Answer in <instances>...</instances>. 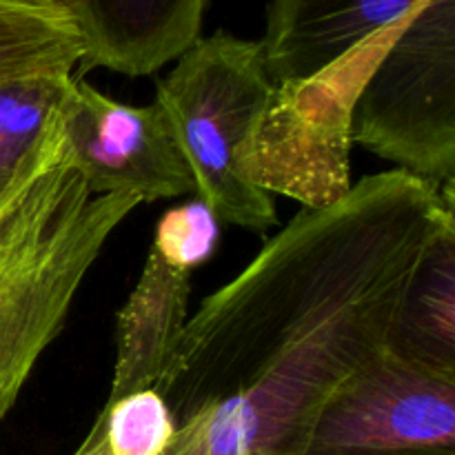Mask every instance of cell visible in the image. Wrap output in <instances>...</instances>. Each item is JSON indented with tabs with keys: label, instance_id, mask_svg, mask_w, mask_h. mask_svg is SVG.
<instances>
[{
	"label": "cell",
	"instance_id": "6da1fadb",
	"mask_svg": "<svg viewBox=\"0 0 455 455\" xmlns=\"http://www.w3.org/2000/svg\"><path fill=\"white\" fill-rule=\"evenodd\" d=\"M451 225L453 185L403 169L298 212L187 320L156 387L178 427L163 455H302L329 395L389 349Z\"/></svg>",
	"mask_w": 455,
	"mask_h": 455
},
{
	"label": "cell",
	"instance_id": "7a4b0ae2",
	"mask_svg": "<svg viewBox=\"0 0 455 455\" xmlns=\"http://www.w3.org/2000/svg\"><path fill=\"white\" fill-rule=\"evenodd\" d=\"M138 204L132 196H93L60 160L0 218V422L65 327L107 240Z\"/></svg>",
	"mask_w": 455,
	"mask_h": 455
},
{
	"label": "cell",
	"instance_id": "3957f363",
	"mask_svg": "<svg viewBox=\"0 0 455 455\" xmlns=\"http://www.w3.org/2000/svg\"><path fill=\"white\" fill-rule=\"evenodd\" d=\"M274 93L260 43L227 31L196 40L156 93L198 200L218 220L256 234L271 229L278 216L269 194L247 176L244 160Z\"/></svg>",
	"mask_w": 455,
	"mask_h": 455
},
{
	"label": "cell",
	"instance_id": "277c9868",
	"mask_svg": "<svg viewBox=\"0 0 455 455\" xmlns=\"http://www.w3.org/2000/svg\"><path fill=\"white\" fill-rule=\"evenodd\" d=\"M351 138L431 185L455 178V0H422L358 93Z\"/></svg>",
	"mask_w": 455,
	"mask_h": 455
},
{
	"label": "cell",
	"instance_id": "5b68a950",
	"mask_svg": "<svg viewBox=\"0 0 455 455\" xmlns=\"http://www.w3.org/2000/svg\"><path fill=\"white\" fill-rule=\"evenodd\" d=\"M403 20L369 38L323 74L275 87L244 160L247 176L260 189L280 191L305 207H327L351 189L355 100Z\"/></svg>",
	"mask_w": 455,
	"mask_h": 455
},
{
	"label": "cell",
	"instance_id": "8992f818",
	"mask_svg": "<svg viewBox=\"0 0 455 455\" xmlns=\"http://www.w3.org/2000/svg\"><path fill=\"white\" fill-rule=\"evenodd\" d=\"M302 455H455V376L387 349L329 395Z\"/></svg>",
	"mask_w": 455,
	"mask_h": 455
},
{
	"label": "cell",
	"instance_id": "52a82bcc",
	"mask_svg": "<svg viewBox=\"0 0 455 455\" xmlns=\"http://www.w3.org/2000/svg\"><path fill=\"white\" fill-rule=\"evenodd\" d=\"M220 229L203 200L173 207L156 227L140 280L118 314V355L107 403L156 389L187 327L191 278L212 260Z\"/></svg>",
	"mask_w": 455,
	"mask_h": 455
},
{
	"label": "cell",
	"instance_id": "ba28073f",
	"mask_svg": "<svg viewBox=\"0 0 455 455\" xmlns=\"http://www.w3.org/2000/svg\"><path fill=\"white\" fill-rule=\"evenodd\" d=\"M60 160L93 196L154 203L196 191L163 107L124 105L84 80L71 84Z\"/></svg>",
	"mask_w": 455,
	"mask_h": 455
},
{
	"label": "cell",
	"instance_id": "9c48e42d",
	"mask_svg": "<svg viewBox=\"0 0 455 455\" xmlns=\"http://www.w3.org/2000/svg\"><path fill=\"white\" fill-rule=\"evenodd\" d=\"M422 0H271L260 40L275 87L302 83L340 62Z\"/></svg>",
	"mask_w": 455,
	"mask_h": 455
},
{
	"label": "cell",
	"instance_id": "30bf717a",
	"mask_svg": "<svg viewBox=\"0 0 455 455\" xmlns=\"http://www.w3.org/2000/svg\"><path fill=\"white\" fill-rule=\"evenodd\" d=\"M207 0H62L87 65L149 76L178 60L196 40Z\"/></svg>",
	"mask_w": 455,
	"mask_h": 455
},
{
	"label": "cell",
	"instance_id": "8fae6325",
	"mask_svg": "<svg viewBox=\"0 0 455 455\" xmlns=\"http://www.w3.org/2000/svg\"><path fill=\"white\" fill-rule=\"evenodd\" d=\"M69 71H38L0 83V218L60 163Z\"/></svg>",
	"mask_w": 455,
	"mask_h": 455
},
{
	"label": "cell",
	"instance_id": "7c38bea8",
	"mask_svg": "<svg viewBox=\"0 0 455 455\" xmlns=\"http://www.w3.org/2000/svg\"><path fill=\"white\" fill-rule=\"evenodd\" d=\"M389 351L455 376V225L427 251L395 318Z\"/></svg>",
	"mask_w": 455,
	"mask_h": 455
},
{
	"label": "cell",
	"instance_id": "4fadbf2b",
	"mask_svg": "<svg viewBox=\"0 0 455 455\" xmlns=\"http://www.w3.org/2000/svg\"><path fill=\"white\" fill-rule=\"evenodd\" d=\"M83 60V40L60 4L0 0V83L38 71L71 74Z\"/></svg>",
	"mask_w": 455,
	"mask_h": 455
},
{
	"label": "cell",
	"instance_id": "5bb4252c",
	"mask_svg": "<svg viewBox=\"0 0 455 455\" xmlns=\"http://www.w3.org/2000/svg\"><path fill=\"white\" fill-rule=\"evenodd\" d=\"M100 418L111 455H163L178 429L167 403L156 389L105 403Z\"/></svg>",
	"mask_w": 455,
	"mask_h": 455
},
{
	"label": "cell",
	"instance_id": "9a60e30c",
	"mask_svg": "<svg viewBox=\"0 0 455 455\" xmlns=\"http://www.w3.org/2000/svg\"><path fill=\"white\" fill-rule=\"evenodd\" d=\"M74 455H111L109 447H107V438H105V422H102L100 413H98L96 422L89 429V434L84 435V440L80 443V447L76 449Z\"/></svg>",
	"mask_w": 455,
	"mask_h": 455
},
{
	"label": "cell",
	"instance_id": "2e32d148",
	"mask_svg": "<svg viewBox=\"0 0 455 455\" xmlns=\"http://www.w3.org/2000/svg\"><path fill=\"white\" fill-rule=\"evenodd\" d=\"M29 3H40V4H60V7H62V0H29Z\"/></svg>",
	"mask_w": 455,
	"mask_h": 455
}]
</instances>
